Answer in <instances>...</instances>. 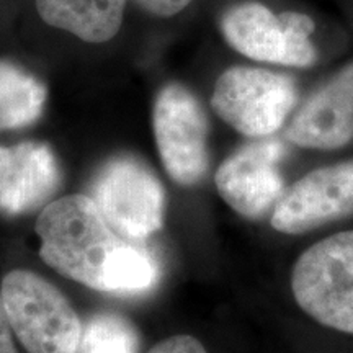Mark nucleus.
<instances>
[{"label":"nucleus","instance_id":"9","mask_svg":"<svg viewBox=\"0 0 353 353\" xmlns=\"http://www.w3.org/2000/svg\"><path fill=\"white\" fill-rule=\"evenodd\" d=\"M353 216V161L309 172L272 211V228L298 236Z\"/></svg>","mask_w":353,"mask_h":353},{"label":"nucleus","instance_id":"7","mask_svg":"<svg viewBox=\"0 0 353 353\" xmlns=\"http://www.w3.org/2000/svg\"><path fill=\"white\" fill-rule=\"evenodd\" d=\"M152 128L162 165L175 183H200L210 169L208 120L187 87L169 83L154 101Z\"/></svg>","mask_w":353,"mask_h":353},{"label":"nucleus","instance_id":"15","mask_svg":"<svg viewBox=\"0 0 353 353\" xmlns=\"http://www.w3.org/2000/svg\"><path fill=\"white\" fill-rule=\"evenodd\" d=\"M141 10L156 19H172L182 13L193 0H132Z\"/></svg>","mask_w":353,"mask_h":353},{"label":"nucleus","instance_id":"16","mask_svg":"<svg viewBox=\"0 0 353 353\" xmlns=\"http://www.w3.org/2000/svg\"><path fill=\"white\" fill-rule=\"evenodd\" d=\"M149 353H206L203 343L192 335H174L159 342Z\"/></svg>","mask_w":353,"mask_h":353},{"label":"nucleus","instance_id":"1","mask_svg":"<svg viewBox=\"0 0 353 353\" xmlns=\"http://www.w3.org/2000/svg\"><path fill=\"white\" fill-rule=\"evenodd\" d=\"M37 234L44 262L92 290L138 296L161 278L157 259L114 231L92 196L68 195L48 203L38 216Z\"/></svg>","mask_w":353,"mask_h":353},{"label":"nucleus","instance_id":"13","mask_svg":"<svg viewBox=\"0 0 353 353\" xmlns=\"http://www.w3.org/2000/svg\"><path fill=\"white\" fill-rule=\"evenodd\" d=\"M46 99L48 90L38 77L20 65L0 61V131L34 125Z\"/></svg>","mask_w":353,"mask_h":353},{"label":"nucleus","instance_id":"12","mask_svg":"<svg viewBox=\"0 0 353 353\" xmlns=\"http://www.w3.org/2000/svg\"><path fill=\"white\" fill-rule=\"evenodd\" d=\"M44 23L85 43H107L120 33L128 0H34Z\"/></svg>","mask_w":353,"mask_h":353},{"label":"nucleus","instance_id":"17","mask_svg":"<svg viewBox=\"0 0 353 353\" xmlns=\"http://www.w3.org/2000/svg\"><path fill=\"white\" fill-rule=\"evenodd\" d=\"M0 353H19L12 341V325L3 304L2 291H0Z\"/></svg>","mask_w":353,"mask_h":353},{"label":"nucleus","instance_id":"3","mask_svg":"<svg viewBox=\"0 0 353 353\" xmlns=\"http://www.w3.org/2000/svg\"><path fill=\"white\" fill-rule=\"evenodd\" d=\"M2 298L21 345L28 353H77L82 324L65 296L30 270H12L2 281Z\"/></svg>","mask_w":353,"mask_h":353},{"label":"nucleus","instance_id":"6","mask_svg":"<svg viewBox=\"0 0 353 353\" xmlns=\"http://www.w3.org/2000/svg\"><path fill=\"white\" fill-rule=\"evenodd\" d=\"M92 200L107 223L130 241H144L164 224L165 192L144 162L130 156L101 165L92 183Z\"/></svg>","mask_w":353,"mask_h":353},{"label":"nucleus","instance_id":"4","mask_svg":"<svg viewBox=\"0 0 353 353\" xmlns=\"http://www.w3.org/2000/svg\"><path fill=\"white\" fill-rule=\"evenodd\" d=\"M296 101V83L286 74L236 65L216 81L211 108L232 130L257 139L281 130Z\"/></svg>","mask_w":353,"mask_h":353},{"label":"nucleus","instance_id":"2","mask_svg":"<svg viewBox=\"0 0 353 353\" xmlns=\"http://www.w3.org/2000/svg\"><path fill=\"white\" fill-rule=\"evenodd\" d=\"M291 291L312 321L353 334V231L337 232L304 250L291 272Z\"/></svg>","mask_w":353,"mask_h":353},{"label":"nucleus","instance_id":"11","mask_svg":"<svg viewBox=\"0 0 353 353\" xmlns=\"http://www.w3.org/2000/svg\"><path fill=\"white\" fill-rule=\"evenodd\" d=\"M61 180L59 164L48 144L0 145V213H32L54 195Z\"/></svg>","mask_w":353,"mask_h":353},{"label":"nucleus","instance_id":"5","mask_svg":"<svg viewBox=\"0 0 353 353\" xmlns=\"http://www.w3.org/2000/svg\"><path fill=\"white\" fill-rule=\"evenodd\" d=\"M219 28L232 50L259 63L307 69L317 61L311 41L316 23L306 13H275L263 3L247 2L229 8Z\"/></svg>","mask_w":353,"mask_h":353},{"label":"nucleus","instance_id":"10","mask_svg":"<svg viewBox=\"0 0 353 353\" xmlns=\"http://www.w3.org/2000/svg\"><path fill=\"white\" fill-rule=\"evenodd\" d=\"M299 148L335 151L353 139V63L304 101L285 131Z\"/></svg>","mask_w":353,"mask_h":353},{"label":"nucleus","instance_id":"8","mask_svg":"<svg viewBox=\"0 0 353 353\" xmlns=\"http://www.w3.org/2000/svg\"><path fill=\"white\" fill-rule=\"evenodd\" d=\"M285 154V144L278 139H263L241 148L219 165L214 175L221 198L247 219L263 218L285 195L280 172Z\"/></svg>","mask_w":353,"mask_h":353},{"label":"nucleus","instance_id":"14","mask_svg":"<svg viewBox=\"0 0 353 353\" xmlns=\"http://www.w3.org/2000/svg\"><path fill=\"white\" fill-rule=\"evenodd\" d=\"M77 353H139L134 325L117 314H97L82 329Z\"/></svg>","mask_w":353,"mask_h":353}]
</instances>
